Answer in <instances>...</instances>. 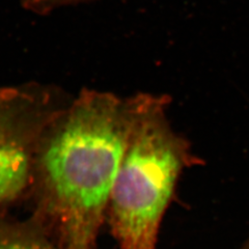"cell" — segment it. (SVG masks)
<instances>
[{"mask_svg": "<svg viewBox=\"0 0 249 249\" xmlns=\"http://www.w3.org/2000/svg\"><path fill=\"white\" fill-rule=\"evenodd\" d=\"M71 100L55 85L0 87V209L28 198L38 142Z\"/></svg>", "mask_w": 249, "mask_h": 249, "instance_id": "3", "label": "cell"}, {"mask_svg": "<svg viewBox=\"0 0 249 249\" xmlns=\"http://www.w3.org/2000/svg\"><path fill=\"white\" fill-rule=\"evenodd\" d=\"M133 120L116 171L107 219L120 249H156L160 225L183 171L198 163L169 122L164 95H134Z\"/></svg>", "mask_w": 249, "mask_h": 249, "instance_id": "2", "label": "cell"}, {"mask_svg": "<svg viewBox=\"0 0 249 249\" xmlns=\"http://www.w3.org/2000/svg\"><path fill=\"white\" fill-rule=\"evenodd\" d=\"M0 249H64L41 221L30 214L19 218L0 209Z\"/></svg>", "mask_w": 249, "mask_h": 249, "instance_id": "4", "label": "cell"}, {"mask_svg": "<svg viewBox=\"0 0 249 249\" xmlns=\"http://www.w3.org/2000/svg\"><path fill=\"white\" fill-rule=\"evenodd\" d=\"M239 249H249V238L247 239L246 242L242 246H241Z\"/></svg>", "mask_w": 249, "mask_h": 249, "instance_id": "6", "label": "cell"}, {"mask_svg": "<svg viewBox=\"0 0 249 249\" xmlns=\"http://www.w3.org/2000/svg\"><path fill=\"white\" fill-rule=\"evenodd\" d=\"M134 107V96L84 89L44 131L27 199L64 249H97Z\"/></svg>", "mask_w": 249, "mask_h": 249, "instance_id": "1", "label": "cell"}, {"mask_svg": "<svg viewBox=\"0 0 249 249\" xmlns=\"http://www.w3.org/2000/svg\"><path fill=\"white\" fill-rule=\"evenodd\" d=\"M19 1L26 10L42 15L48 14L61 6L84 3L93 0H19Z\"/></svg>", "mask_w": 249, "mask_h": 249, "instance_id": "5", "label": "cell"}]
</instances>
